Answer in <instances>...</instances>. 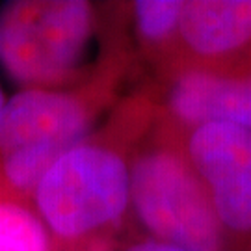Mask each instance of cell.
<instances>
[{"label":"cell","mask_w":251,"mask_h":251,"mask_svg":"<svg viewBox=\"0 0 251 251\" xmlns=\"http://www.w3.org/2000/svg\"><path fill=\"white\" fill-rule=\"evenodd\" d=\"M130 222L142 231L140 238L182 250L222 251L224 246V229L180 132L160 112L130 152Z\"/></svg>","instance_id":"3"},{"label":"cell","mask_w":251,"mask_h":251,"mask_svg":"<svg viewBox=\"0 0 251 251\" xmlns=\"http://www.w3.org/2000/svg\"><path fill=\"white\" fill-rule=\"evenodd\" d=\"M6 97H4V91H2V88H0V116H2V110H4V104H6Z\"/></svg>","instance_id":"11"},{"label":"cell","mask_w":251,"mask_h":251,"mask_svg":"<svg viewBox=\"0 0 251 251\" xmlns=\"http://www.w3.org/2000/svg\"><path fill=\"white\" fill-rule=\"evenodd\" d=\"M86 0H11L0 6V65L23 90H65L123 73L125 49Z\"/></svg>","instance_id":"2"},{"label":"cell","mask_w":251,"mask_h":251,"mask_svg":"<svg viewBox=\"0 0 251 251\" xmlns=\"http://www.w3.org/2000/svg\"><path fill=\"white\" fill-rule=\"evenodd\" d=\"M121 76L123 73H114L65 90L17 91L0 116V158L23 149H45L62 156L95 132Z\"/></svg>","instance_id":"4"},{"label":"cell","mask_w":251,"mask_h":251,"mask_svg":"<svg viewBox=\"0 0 251 251\" xmlns=\"http://www.w3.org/2000/svg\"><path fill=\"white\" fill-rule=\"evenodd\" d=\"M121 251H188L171 246V244L156 242V240H149V238H136L130 244H126Z\"/></svg>","instance_id":"10"},{"label":"cell","mask_w":251,"mask_h":251,"mask_svg":"<svg viewBox=\"0 0 251 251\" xmlns=\"http://www.w3.org/2000/svg\"><path fill=\"white\" fill-rule=\"evenodd\" d=\"M156 112L152 97L126 100L102 128L50 166L30 206L52 251L114 250L130 222V152Z\"/></svg>","instance_id":"1"},{"label":"cell","mask_w":251,"mask_h":251,"mask_svg":"<svg viewBox=\"0 0 251 251\" xmlns=\"http://www.w3.org/2000/svg\"><path fill=\"white\" fill-rule=\"evenodd\" d=\"M128 6L126 13L138 50L158 65L162 76L168 75L179 56L184 0H138Z\"/></svg>","instance_id":"8"},{"label":"cell","mask_w":251,"mask_h":251,"mask_svg":"<svg viewBox=\"0 0 251 251\" xmlns=\"http://www.w3.org/2000/svg\"><path fill=\"white\" fill-rule=\"evenodd\" d=\"M160 116L180 134L210 123L251 130V73L224 75L199 67H179L164 76Z\"/></svg>","instance_id":"6"},{"label":"cell","mask_w":251,"mask_h":251,"mask_svg":"<svg viewBox=\"0 0 251 251\" xmlns=\"http://www.w3.org/2000/svg\"><path fill=\"white\" fill-rule=\"evenodd\" d=\"M248 45L251 0H184L179 56L171 71L179 67L203 69L206 63L229 58Z\"/></svg>","instance_id":"7"},{"label":"cell","mask_w":251,"mask_h":251,"mask_svg":"<svg viewBox=\"0 0 251 251\" xmlns=\"http://www.w3.org/2000/svg\"><path fill=\"white\" fill-rule=\"evenodd\" d=\"M0 251H52L43 222L32 206L0 196Z\"/></svg>","instance_id":"9"},{"label":"cell","mask_w":251,"mask_h":251,"mask_svg":"<svg viewBox=\"0 0 251 251\" xmlns=\"http://www.w3.org/2000/svg\"><path fill=\"white\" fill-rule=\"evenodd\" d=\"M224 231L251 234V130L210 123L180 134Z\"/></svg>","instance_id":"5"}]
</instances>
